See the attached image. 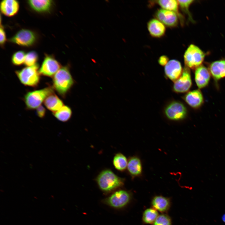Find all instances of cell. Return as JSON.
<instances>
[{
  "label": "cell",
  "instance_id": "4316f807",
  "mask_svg": "<svg viewBox=\"0 0 225 225\" xmlns=\"http://www.w3.org/2000/svg\"><path fill=\"white\" fill-rule=\"evenodd\" d=\"M38 55L34 51H31L26 54L24 64L27 67L31 66L36 64L38 59Z\"/></svg>",
  "mask_w": 225,
  "mask_h": 225
},
{
  "label": "cell",
  "instance_id": "9a60e30c",
  "mask_svg": "<svg viewBox=\"0 0 225 225\" xmlns=\"http://www.w3.org/2000/svg\"><path fill=\"white\" fill-rule=\"evenodd\" d=\"M209 70L214 80L217 82L225 77V60L216 61L209 65Z\"/></svg>",
  "mask_w": 225,
  "mask_h": 225
},
{
  "label": "cell",
  "instance_id": "4fadbf2b",
  "mask_svg": "<svg viewBox=\"0 0 225 225\" xmlns=\"http://www.w3.org/2000/svg\"><path fill=\"white\" fill-rule=\"evenodd\" d=\"M164 71L166 75L170 79L175 82L182 75L183 70L180 62L172 59L169 61L165 65Z\"/></svg>",
  "mask_w": 225,
  "mask_h": 225
},
{
  "label": "cell",
  "instance_id": "5b68a950",
  "mask_svg": "<svg viewBox=\"0 0 225 225\" xmlns=\"http://www.w3.org/2000/svg\"><path fill=\"white\" fill-rule=\"evenodd\" d=\"M38 68L39 65L36 63L33 66L16 71L15 72L20 82L23 85L36 87L38 85L40 80Z\"/></svg>",
  "mask_w": 225,
  "mask_h": 225
},
{
  "label": "cell",
  "instance_id": "f1b7e54d",
  "mask_svg": "<svg viewBox=\"0 0 225 225\" xmlns=\"http://www.w3.org/2000/svg\"><path fill=\"white\" fill-rule=\"evenodd\" d=\"M193 0H178L179 5L181 8L188 12V8L190 5L193 2Z\"/></svg>",
  "mask_w": 225,
  "mask_h": 225
},
{
  "label": "cell",
  "instance_id": "d4e9b609",
  "mask_svg": "<svg viewBox=\"0 0 225 225\" xmlns=\"http://www.w3.org/2000/svg\"><path fill=\"white\" fill-rule=\"evenodd\" d=\"M158 215L157 211L153 208H148L143 213V221L146 224L153 223Z\"/></svg>",
  "mask_w": 225,
  "mask_h": 225
},
{
  "label": "cell",
  "instance_id": "ba28073f",
  "mask_svg": "<svg viewBox=\"0 0 225 225\" xmlns=\"http://www.w3.org/2000/svg\"><path fill=\"white\" fill-rule=\"evenodd\" d=\"M165 113L168 119L173 120H178L185 117L187 110L182 103L178 101H173L166 107Z\"/></svg>",
  "mask_w": 225,
  "mask_h": 225
},
{
  "label": "cell",
  "instance_id": "7c38bea8",
  "mask_svg": "<svg viewBox=\"0 0 225 225\" xmlns=\"http://www.w3.org/2000/svg\"><path fill=\"white\" fill-rule=\"evenodd\" d=\"M211 75L209 69L203 65H201L195 69V80L199 89L207 87L210 81Z\"/></svg>",
  "mask_w": 225,
  "mask_h": 225
},
{
  "label": "cell",
  "instance_id": "6da1fadb",
  "mask_svg": "<svg viewBox=\"0 0 225 225\" xmlns=\"http://www.w3.org/2000/svg\"><path fill=\"white\" fill-rule=\"evenodd\" d=\"M95 180L99 189L104 194L108 195L121 189L124 183L123 178L119 177L109 169L101 171Z\"/></svg>",
  "mask_w": 225,
  "mask_h": 225
},
{
  "label": "cell",
  "instance_id": "e0dca14e",
  "mask_svg": "<svg viewBox=\"0 0 225 225\" xmlns=\"http://www.w3.org/2000/svg\"><path fill=\"white\" fill-rule=\"evenodd\" d=\"M18 1L16 0H3L0 3V10L5 15L12 17L16 15L19 9Z\"/></svg>",
  "mask_w": 225,
  "mask_h": 225
},
{
  "label": "cell",
  "instance_id": "9c48e42d",
  "mask_svg": "<svg viewBox=\"0 0 225 225\" xmlns=\"http://www.w3.org/2000/svg\"><path fill=\"white\" fill-rule=\"evenodd\" d=\"M36 40L35 33L32 31L25 29L19 31L9 41L20 46L29 47L32 45Z\"/></svg>",
  "mask_w": 225,
  "mask_h": 225
},
{
  "label": "cell",
  "instance_id": "603a6c76",
  "mask_svg": "<svg viewBox=\"0 0 225 225\" xmlns=\"http://www.w3.org/2000/svg\"><path fill=\"white\" fill-rule=\"evenodd\" d=\"M53 114L58 120L61 122H66L71 118L72 111L70 107L64 105L58 111L53 113Z\"/></svg>",
  "mask_w": 225,
  "mask_h": 225
},
{
  "label": "cell",
  "instance_id": "4dcf8cb0",
  "mask_svg": "<svg viewBox=\"0 0 225 225\" xmlns=\"http://www.w3.org/2000/svg\"><path fill=\"white\" fill-rule=\"evenodd\" d=\"M6 40L5 32L3 27L1 26L0 28V43L1 45H4Z\"/></svg>",
  "mask_w": 225,
  "mask_h": 225
},
{
  "label": "cell",
  "instance_id": "2e32d148",
  "mask_svg": "<svg viewBox=\"0 0 225 225\" xmlns=\"http://www.w3.org/2000/svg\"><path fill=\"white\" fill-rule=\"evenodd\" d=\"M147 26L148 31L152 37L160 38L165 33L166 28L164 25L157 19L150 20L148 23Z\"/></svg>",
  "mask_w": 225,
  "mask_h": 225
},
{
  "label": "cell",
  "instance_id": "ffe728a7",
  "mask_svg": "<svg viewBox=\"0 0 225 225\" xmlns=\"http://www.w3.org/2000/svg\"><path fill=\"white\" fill-rule=\"evenodd\" d=\"M30 7L38 12H48L52 5V1L51 0H31L28 1Z\"/></svg>",
  "mask_w": 225,
  "mask_h": 225
},
{
  "label": "cell",
  "instance_id": "44dd1931",
  "mask_svg": "<svg viewBox=\"0 0 225 225\" xmlns=\"http://www.w3.org/2000/svg\"><path fill=\"white\" fill-rule=\"evenodd\" d=\"M152 205L154 208L162 212H167L170 206L169 199L161 196H157L153 198Z\"/></svg>",
  "mask_w": 225,
  "mask_h": 225
},
{
  "label": "cell",
  "instance_id": "d6986e66",
  "mask_svg": "<svg viewBox=\"0 0 225 225\" xmlns=\"http://www.w3.org/2000/svg\"><path fill=\"white\" fill-rule=\"evenodd\" d=\"M43 102L47 108L53 113L58 111L64 106L62 100L54 93L48 96Z\"/></svg>",
  "mask_w": 225,
  "mask_h": 225
},
{
  "label": "cell",
  "instance_id": "7a4b0ae2",
  "mask_svg": "<svg viewBox=\"0 0 225 225\" xmlns=\"http://www.w3.org/2000/svg\"><path fill=\"white\" fill-rule=\"evenodd\" d=\"M53 88L58 93L64 97L74 83L68 66L61 67L53 77Z\"/></svg>",
  "mask_w": 225,
  "mask_h": 225
},
{
  "label": "cell",
  "instance_id": "83f0119b",
  "mask_svg": "<svg viewBox=\"0 0 225 225\" xmlns=\"http://www.w3.org/2000/svg\"><path fill=\"white\" fill-rule=\"evenodd\" d=\"M153 225H172L171 219L168 215L161 214L157 217Z\"/></svg>",
  "mask_w": 225,
  "mask_h": 225
},
{
  "label": "cell",
  "instance_id": "8992f818",
  "mask_svg": "<svg viewBox=\"0 0 225 225\" xmlns=\"http://www.w3.org/2000/svg\"><path fill=\"white\" fill-rule=\"evenodd\" d=\"M205 56L204 52L198 46L190 45L184 55V63L187 67L196 69L201 65Z\"/></svg>",
  "mask_w": 225,
  "mask_h": 225
},
{
  "label": "cell",
  "instance_id": "484cf974",
  "mask_svg": "<svg viewBox=\"0 0 225 225\" xmlns=\"http://www.w3.org/2000/svg\"><path fill=\"white\" fill-rule=\"evenodd\" d=\"M26 54L22 51H19L15 52L12 57V64L17 66L20 65L24 63Z\"/></svg>",
  "mask_w": 225,
  "mask_h": 225
},
{
  "label": "cell",
  "instance_id": "52a82bcc",
  "mask_svg": "<svg viewBox=\"0 0 225 225\" xmlns=\"http://www.w3.org/2000/svg\"><path fill=\"white\" fill-rule=\"evenodd\" d=\"M61 68L60 64L52 56L46 55L38 72L40 75L52 77Z\"/></svg>",
  "mask_w": 225,
  "mask_h": 225
},
{
  "label": "cell",
  "instance_id": "ac0fdd59",
  "mask_svg": "<svg viewBox=\"0 0 225 225\" xmlns=\"http://www.w3.org/2000/svg\"><path fill=\"white\" fill-rule=\"evenodd\" d=\"M128 171L132 178L140 175L142 172V167L140 159L136 156H132L128 160L127 167Z\"/></svg>",
  "mask_w": 225,
  "mask_h": 225
},
{
  "label": "cell",
  "instance_id": "8fae6325",
  "mask_svg": "<svg viewBox=\"0 0 225 225\" xmlns=\"http://www.w3.org/2000/svg\"><path fill=\"white\" fill-rule=\"evenodd\" d=\"M177 14L174 12L163 9H159L156 12L157 19L167 26L173 27L177 26L178 22Z\"/></svg>",
  "mask_w": 225,
  "mask_h": 225
},
{
  "label": "cell",
  "instance_id": "f546056e",
  "mask_svg": "<svg viewBox=\"0 0 225 225\" xmlns=\"http://www.w3.org/2000/svg\"><path fill=\"white\" fill-rule=\"evenodd\" d=\"M36 112L39 118H42L45 116L46 110L45 108L41 105L37 108Z\"/></svg>",
  "mask_w": 225,
  "mask_h": 225
},
{
  "label": "cell",
  "instance_id": "3957f363",
  "mask_svg": "<svg viewBox=\"0 0 225 225\" xmlns=\"http://www.w3.org/2000/svg\"><path fill=\"white\" fill-rule=\"evenodd\" d=\"M131 199L132 195L129 192L120 189L108 195L101 202L103 204L118 211L126 208Z\"/></svg>",
  "mask_w": 225,
  "mask_h": 225
},
{
  "label": "cell",
  "instance_id": "d6a6232c",
  "mask_svg": "<svg viewBox=\"0 0 225 225\" xmlns=\"http://www.w3.org/2000/svg\"><path fill=\"white\" fill-rule=\"evenodd\" d=\"M221 219L222 221L225 223V212L222 215Z\"/></svg>",
  "mask_w": 225,
  "mask_h": 225
},
{
  "label": "cell",
  "instance_id": "30bf717a",
  "mask_svg": "<svg viewBox=\"0 0 225 225\" xmlns=\"http://www.w3.org/2000/svg\"><path fill=\"white\" fill-rule=\"evenodd\" d=\"M192 85L190 71L189 68L185 67L183 70L180 77L175 82L173 90L176 92L182 93L188 91Z\"/></svg>",
  "mask_w": 225,
  "mask_h": 225
},
{
  "label": "cell",
  "instance_id": "7402d4cb",
  "mask_svg": "<svg viewBox=\"0 0 225 225\" xmlns=\"http://www.w3.org/2000/svg\"><path fill=\"white\" fill-rule=\"evenodd\" d=\"M112 163L116 169L119 171L122 172L127 168L128 160L123 154L119 152L116 154L113 157Z\"/></svg>",
  "mask_w": 225,
  "mask_h": 225
},
{
  "label": "cell",
  "instance_id": "cb8c5ba5",
  "mask_svg": "<svg viewBox=\"0 0 225 225\" xmlns=\"http://www.w3.org/2000/svg\"><path fill=\"white\" fill-rule=\"evenodd\" d=\"M157 3L162 9L172 11L179 14L178 12V0H164L156 1Z\"/></svg>",
  "mask_w": 225,
  "mask_h": 225
},
{
  "label": "cell",
  "instance_id": "5bb4252c",
  "mask_svg": "<svg viewBox=\"0 0 225 225\" xmlns=\"http://www.w3.org/2000/svg\"><path fill=\"white\" fill-rule=\"evenodd\" d=\"M186 102L191 107L197 109L203 104L204 98L203 95L199 89L194 90L188 92L183 97Z\"/></svg>",
  "mask_w": 225,
  "mask_h": 225
},
{
  "label": "cell",
  "instance_id": "277c9868",
  "mask_svg": "<svg viewBox=\"0 0 225 225\" xmlns=\"http://www.w3.org/2000/svg\"><path fill=\"white\" fill-rule=\"evenodd\" d=\"M53 89V87L49 86L28 92L24 98L27 108L29 110L37 108L48 96L54 93Z\"/></svg>",
  "mask_w": 225,
  "mask_h": 225
},
{
  "label": "cell",
  "instance_id": "1f68e13d",
  "mask_svg": "<svg viewBox=\"0 0 225 225\" xmlns=\"http://www.w3.org/2000/svg\"><path fill=\"white\" fill-rule=\"evenodd\" d=\"M158 62L161 65L165 66L168 62V58L166 56H162L159 58Z\"/></svg>",
  "mask_w": 225,
  "mask_h": 225
}]
</instances>
